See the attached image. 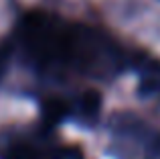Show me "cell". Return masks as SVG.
<instances>
[{
    "label": "cell",
    "instance_id": "4",
    "mask_svg": "<svg viewBox=\"0 0 160 159\" xmlns=\"http://www.w3.org/2000/svg\"><path fill=\"white\" fill-rule=\"evenodd\" d=\"M4 159H43L41 157V153L37 151V149L28 147V145L24 143H16V145H10V149H8L6 155H2Z\"/></svg>",
    "mask_w": 160,
    "mask_h": 159
},
{
    "label": "cell",
    "instance_id": "3",
    "mask_svg": "<svg viewBox=\"0 0 160 159\" xmlns=\"http://www.w3.org/2000/svg\"><path fill=\"white\" fill-rule=\"evenodd\" d=\"M99 106H102V96H99V92L87 90L85 94H83V100H81L83 112H85L89 118H95V116H98V112H99Z\"/></svg>",
    "mask_w": 160,
    "mask_h": 159
},
{
    "label": "cell",
    "instance_id": "2",
    "mask_svg": "<svg viewBox=\"0 0 160 159\" xmlns=\"http://www.w3.org/2000/svg\"><path fill=\"white\" fill-rule=\"evenodd\" d=\"M67 112H69L67 104L61 102V100H57V98H49V100L43 102V118L47 120L49 124H55V123H59V120H63L67 116Z\"/></svg>",
    "mask_w": 160,
    "mask_h": 159
},
{
    "label": "cell",
    "instance_id": "5",
    "mask_svg": "<svg viewBox=\"0 0 160 159\" xmlns=\"http://www.w3.org/2000/svg\"><path fill=\"white\" fill-rule=\"evenodd\" d=\"M8 55H10V47H8L6 43H2V45H0V76H2V72L6 69Z\"/></svg>",
    "mask_w": 160,
    "mask_h": 159
},
{
    "label": "cell",
    "instance_id": "1",
    "mask_svg": "<svg viewBox=\"0 0 160 159\" xmlns=\"http://www.w3.org/2000/svg\"><path fill=\"white\" fill-rule=\"evenodd\" d=\"M20 37L28 53L41 63L69 61L75 57V29H67L51 14H27L20 27Z\"/></svg>",
    "mask_w": 160,
    "mask_h": 159
}]
</instances>
